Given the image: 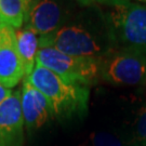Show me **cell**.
<instances>
[{
	"label": "cell",
	"instance_id": "6da1fadb",
	"mask_svg": "<svg viewBox=\"0 0 146 146\" xmlns=\"http://www.w3.org/2000/svg\"><path fill=\"white\" fill-rule=\"evenodd\" d=\"M34 87L47 99L51 115L70 117L82 115L88 110L89 88L68 84L50 69L36 64L28 77Z\"/></svg>",
	"mask_w": 146,
	"mask_h": 146
},
{
	"label": "cell",
	"instance_id": "7a4b0ae2",
	"mask_svg": "<svg viewBox=\"0 0 146 146\" xmlns=\"http://www.w3.org/2000/svg\"><path fill=\"white\" fill-rule=\"evenodd\" d=\"M110 14V34L121 48L146 56V5L136 2L115 3Z\"/></svg>",
	"mask_w": 146,
	"mask_h": 146
},
{
	"label": "cell",
	"instance_id": "3957f363",
	"mask_svg": "<svg viewBox=\"0 0 146 146\" xmlns=\"http://www.w3.org/2000/svg\"><path fill=\"white\" fill-rule=\"evenodd\" d=\"M36 64L50 69L72 84L88 88L100 79V60L72 56L53 48H39Z\"/></svg>",
	"mask_w": 146,
	"mask_h": 146
},
{
	"label": "cell",
	"instance_id": "277c9868",
	"mask_svg": "<svg viewBox=\"0 0 146 146\" xmlns=\"http://www.w3.org/2000/svg\"><path fill=\"white\" fill-rule=\"evenodd\" d=\"M39 48H53L67 55L98 60L110 51L96 34L81 24L64 25L51 34L39 36Z\"/></svg>",
	"mask_w": 146,
	"mask_h": 146
},
{
	"label": "cell",
	"instance_id": "5b68a950",
	"mask_svg": "<svg viewBox=\"0 0 146 146\" xmlns=\"http://www.w3.org/2000/svg\"><path fill=\"white\" fill-rule=\"evenodd\" d=\"M100 78L114 86L134 87L146 82V56L135 50H110L100 58Z\"/></svg>",
	"mask_w": 146,
	"mask_h": 146
},
{
	"label": "cell",
	"instance_id": "8992f818",
	"mask_svg": "<svg viewBox=\"0 0 146 146\" xmlns=\"http://www.w3.org/2000/svg\"><path fill=\"white\" fill-rule=\"evenodd\" d=\"M24 77V68L16 47L15 28L0 25V84L12 89Z\"/></svg>",
	"mask_w": 146,
	"mask_h": 146
},
{
	"label": "cell",
	"instance_id": "52a82bcc",
	"mask_svg": "<svg viewBox=\"0 0 146 146\" xmlns=\"http://www.w3.org/2000/svg\"><path fill=\"white\" fill-rule=\"evenodd\" d=\"M24 125L21 92L12 91L0 103V146L24 145Z\"/></svg>",
	"mask_w": 146,
	"mask_h": 146
},
{
	"label": "cell",
	"instance_id": "ba28073f",
	"mask_svg": "<svg viewBox=\"0 0 146 146\" xmlns=\"http://www.w3.org/2000/svg\"><path fill=\"white\" fill-rule=\"evenodd\" d=\"M21 106L24 125L29 130L40 128L52 116L47 99L27 78L23 80Z\"/></svg>",
	"mask_w": 146,
	"mask_h": 146
},
{
	"label": "cell",
	"instance_id": "9c48e42d",
	"mask_svg": "<svg viewBox=\"0 0 146 146\" xmlns=\"http://www.w3.org/2000/svg\"><path fill=\"white\" fill-rule=\"evenodd\" d=\"M61 20L62 10L55 0H40L31 9L25 23L38 35L43 36L58 29L61 27Z\"/></svg>",
	"mask_w": 146,
	"mask_h": 146
},
{
	"label": "cell",
	"instance_id": "30bf717a",
	"mask_svg": "<svg viewBox=\"0 0 146 146\" xmlns=\"http://www.w3.org/2000/svg\"><path fill=\"white\" fill-rule=\"evenodd\" d=\"M16 47L21 58L24 77H28L36 65V56L39 50V37L28 24L15 29Z\"/></svg>",
	"mask_w": 146,
	"mask_h": 146
},
{
	"label": "cell",
	"instance_id": "8fae6325",
	"mask_svg": "<svg viewBox=\"0 0 146 146\" xmlns=\"http://www.w3.org/2000/svg\"><path fill=\"white\" fill-rule=\"evenodd\" d=\"M0 21L13 28H21L25 23L22 0H0Z\"/></svg>",
	"mask_w": 146,
	"mask_h": 146
},
{
	"label": "cell",
	"instance_id": "7c38bea8",
	"mask_svg": "<svg viewBox=\"0 0 146 146\" xmlns=\"http://www.w3.org/2000/svg\"><path fill=\"white\" fill-rule=\"evenodd\" d=\"M136 139L141 146H146V106L142 107L135 121Z\"/></svg>",
	"mask_w": 146,
	"mask_h": 146
},
{
	"label": "cell",
	"instance_id": "4fadbf2b",
	"mask_svg": "<svg viewBox=\"0 0 146 146\" xmlns=\"http://www.w3.org/2000/svg\"><path fill=\"white\" fill-rule=\"evenodd\" d=\"M93 146H122L120 142L115 136L106 134V133H98L92 139Z\"/></svg>",
	"mask_w": 146,
	"mask_h": 146
},
{
	"label": "cell",
	"instance_id": "5bb4252c",
	"mask_svg": "<svg viewBox=\"0 0 146 146\" xmlns=\"http://www.w3.org/2000/svg\"><path fill=\"white\" fill-rule=\"evenodd\" d=\"M23 1V5H24V12H25V20H26L27 15L29 14L31 9L40 1V0H22Z\"/></svg>",
	"mask_w": 146,
	"mask_h": 146
},
{
	"label": "cell",
	"instance_id": "9a60e30c",
	"mask_svg": "<svg viewBox=\"0 0 146 146\" xmlns=\"http://www.w3.org/2000/svg\"><path fill=\"white\" fill-rule=\"evenodd\" d=\"M11 93H12V90H11V89L5 88L2 84H0V103H1L2 101H5Z\"/></svg>",
	"mask_w": 146,
	"mask_h": 146
},
{
	"label": "cell",
	"instance_id": "2e32d148",
	"mask_svg": "<svg viewBox=\"0 0 146 146\" xmlns=\"http://www.w3.org/2000/svg\"><path fill=\"white\" fill-rule=\"evenodd\" d=\"M77 1L84 5H92V3H101V2H110V0H77Z\"/></svg>",
	"mask_w": 146,
	"mask_h": 146
},
{
	"label": "cell",
	"instance_id": "e0dca14e",
	"mask_svg": "<svg viewBox=\"0 0 146 146\" xmlns=\"http://www.w3.org/2000/svg\"><path fill=\"white\" fill-rule=\"evenodd\" d=\"M122 2H136V3H143L146 5V0H110V3L111 5H115V3H122Z\"/></svg>",
	"mask_w": 146,
	"mask_h": 146
},
{
	"label": "cell",
	"instance_id": "ac0fdd59",
	"mask_svg": "<svg viewBox=\"0 0 146 146\" xmlns=\"http://www.w3.org/2000/svg\"><path fill=\"white\" fill-rule=\"evenodd\" d=\"M0 25H1V21H0Z\"/></svg>",
	"mask_w": 146,
	"mask_h": 146
}]
</instances>
